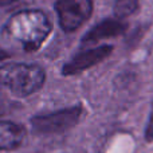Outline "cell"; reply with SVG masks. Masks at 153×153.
I'll return each mask as SVG.
<instances>
[{
    "label": "cell",
    "mask_w": 153,
    "mask_h": 153,
    "mask_svg": "<svg viewBox=\"0 0 153 153\" xmlns=\"http://www.w3.org/2000/svg\"><path fill=\"white\" fill-rule=\"evenodd\" d=\"M113 51V47L108 45L98 46L91 50H86L83 53H79L78 55H75L70 62H67L62 69V74L69 76V75H76L79 73L85 71V70L90 69V67L98 65L100 62H102L103 59H106Z\"/></svg>",
    "instance_id": "cell-5"
},
{
    "label": "cell",
    "mask_w": 153,
    "mask_h": 153,
    "mask_svg": "<svg viewBox=\"0 0 153 153\" xmlns=\"http://www.w3.org/2000/svg\"><path fill=\"white\" fill-rule=\"evenodd\" d=\"M13 1H16V0H0V7H1V5H8V4H12Z\"/></svg>",
    "instance_id": "cell-11"
},
{
    "label": "cell",
    "mask_w": 153,
    "mask_h": 153,
    "mask_svg": "<svg viewBox=\"0 0 153 153\" xmlns=\"http://www.w3.org/2000/svg\"><path fill=\"white\" fill-rule=\"evenodd\" d=\"M51 32V23L45 12L24 10L10 18L5 34L18 42L26 51H35L45 43Z\"/></svg>",
    "instance_id": "cell-1"
},
{
    "label": "cell",
    "mask_w": 153,
    "mask_h": 153,
    "mask_svg": "<svg viewBox=\"0 0 153 153\" xmlns=\"http://www.w3.org/2000/svg\"><path fill=\"white\" fill-rule=\"evenodd\" d=\"M4 113V101H3V98L0 97V116Z\"/></svg>",
    "instance_id": "cell-12"
},
{
    "label": "cell",
    "mask_w": 153,
    "mask_h": 153,
    "mask_svg": "<svg viewBox=\"0 0 153 153\" xmlns=\"http://www.w3.org/2000/svg\"><path fill=\"white\" fill-rule=\"evenodd\" d=\"M55 11L59 26L63 31L73 32L78 30L91 16V0H56Z\"/></svg>",
    "instance_id": "cell-4"
},
{
    "label": "cell",
    "mask_w": 153,
    "mask_h": 153,
    "mask_svg": "<svg viewBox=\"0 0 153 153\" xmlns=\"http://www.w3.org/2000/svg\"><path fill=\"white\" fill-rule=\"evenodd\" d=\"M140 0H116L114 3V15L117 19H124L137 11Z\"/></svg>",
    "instance_id": "cell-8"
},
{
    "label": "cell",
    "mask_w": 153,
    "mask_h": 153,
    "mask_svg": "<svg viewBox=\"0 0 153 153\" xmlns=\"http://www.w3.org/2000/svg\"><path fill=\"white\" fill-rule=\"evenodd\" d=\"M82 116L81 106H71L50 114H43L31 118V126L40 134H53L62 133L75 126Z\"/></svg>",
    "instance_id": "cell-3"
},
{
    "label": "cell",
    "mask_w": 153,
    "mask_h": 153,
    "mask_svg": "<svg viewBox=\"0 0 153 153\" xmlns=\"http://www.w3.org/2000/svg\"><path fill=\"white\" fill-rule=\"evenodd\" d=\"M24 130L19 125L0 121V151H13L22 145Z\"/></svg>",
    "instance_id": "cell-7"
},
{
    "label": "cell",
    "mask_w": 153,
    "mask_h": 153,
    "mask_svg": "<svg viewBox=\"0 0 153 153\" xmlns=\"http://www.w3.org/2000/svg\"><path fill=\"white\" fill-rule=\"evenodd\" d=\"M46 74L42 67L27 63H10L0 67V85L19 97H27L42 89Z\"/></svg>",
    "instance_id": "cell-2"
},
{
    "label": "cell",
    "mask_w": 153,
    "mask_h": 153,
    "mask_svg": "<svg viewBox=\"0 0 153 153\" xmlns=\"http://www.w3.org/2000/svg\"><path fill=\"white\" fill-rule=\"evenodd\" d=\"M8 56H10V55H8V53H7V51H5V50H3V48L0 47V61H3V59H7Z\"/></svg>",
    "instance_id": "cell-10"
},
{
    "label": "cell",
    "mask_w": 153,
    "mask_h": 153,
    "mask_svg": "<svg viewBox=\"0 0 153 153\" xmlns=\"http://www.w3.org/2000/svg\"><path fill=\"white\" fill-rule=\"evenodd\" d=\"M126 23H124L121 19H105L100 22L97 26H94L91 30H89L86 35L82 38V42L95 43L98 40L118 36L126 31Z\"/></svg>",
    "instance_id": "cell-6"
},
{
    "label": "cell",
    "mask_w": 153,
    "mask_h": 153,
    "mask_svg": "<svg viewBox=\"0 0 153 153\" xmlns=\"http://www.w3.org/2000/svg\"><path fill=\"white\" fill-rule=\"evenodd\" d=\"M145 140L148 143H153V105H152V111L149 116V121L145 129Z\"/></svg>",
    "instance_id": "cell-9"
}]
</instances>
